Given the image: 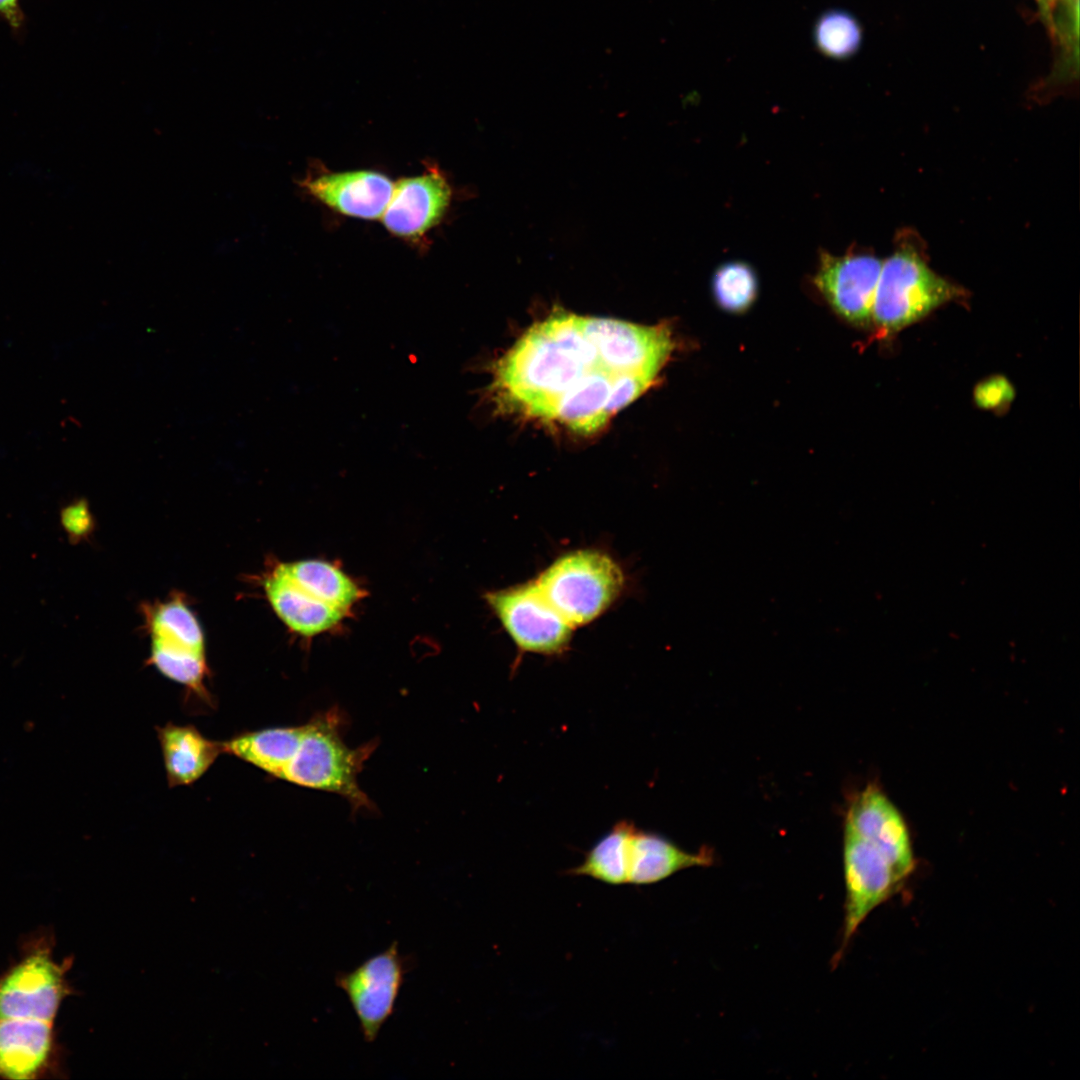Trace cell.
I'll return each mask as SVG.
<instances>
[{"mask_svg": "<svg viewBox=\"0 0 1080 1080\" xmlns=\"http://www.w3.org/2000/svg\"><path fill=\"white\" fill-rule=\"evenodd\" d=\"M535 582L551 606L575 628L596 619L616 600L624 578L607 554L585 549L560 556Z\"/></svg>", "mask_w": 1080, "mask_h": 1080, "instance_id": "4", "label": "cell"}, {"mask_svg": "<svg viewBox=\"0 0 1080 1080\" xmlns=\"http://www.w3.org/2000/svg\"><path fill=\"white\" fill-rule=\"evenodd\" d=\"M344 724V715L337 707L303 724L297 748L280 779L339 794L355 810L372 809L370 799L359 787L358 775L376 744L348 747L342 736Z\"/></svg>", "mask_w": 1080, "mask_h": 1080, "instance_id": "3", "label": "cell"}, {"mask_svg": "<svg viewBox=\"0 0 1080 1080\" xmlns=\"http://www.w3.org/2000/svg\"><path fill=\"white\" fill-rule=\"evenodd\" d=\"M71 962H57L50 943L38 941L0 976V1078L30 1080L48 1072L57 1014L72 993Z\"/></svg>", "mask_w": 1080, "mask_h": 1080, "instance_id": "2", "label": "cell"}, {"mask_svg": "<svg viewBox=\"0 0 1080 1080\" xmlns=\"http://www.w3.org/2000/svg\"><path fill=\"white\" fill-rule=\"evenodd\" d=\"M629 822L621 820L605 833L586 853L584 860L567 871L568 875L589 876L611 884H626L624 846Z\"/></svg>", "mask_w": 1080, "mask_h": 1080, "instance_id": "19", "label": "cell"}, {"mask_svg": "<svg viewBox=\"0 0 1080 1080\" xmlns=\"http://www.w3.org/2000/svg\"><path fill=\"white\" fill-rule=\"evenodd\" d=\"M843 870L846 890L844 921L841 946L834 962H839L867 917L895 895L904 883L880 849L847 831H844L843 839Z\"/></svg>", "mask_w": 1080, "mask_h": 1080, "instance_id": "7", "label": "cell"}, {"mask_svg": "<svg viewBox=\"0 0 1080 1080\" xmlns=\"http://www.w3.org/2000/svg\"><path fill=\"white\" fill-rule=\"evenodd\" d=\"M156 731L169 787L193 784L223 753L222 742L206 738L193 725L169 722Z\"/></svg>", "mask_w": 1080, "mask_h": 1080, "instance_id": "16", "label": "cell"}, {"mask_svg": "<svg viewBox=\"0 0 1080 1080\" xmlns=\"http://www.w3.org/2000/svg\"><path fill=\"white\" fill-rule=\"evenodd\" d=\"M301 730L302 725L245 732L222 742L223 753L280 779L297 748Z\"/></svg>", "mask_w": 1080, "mask_h": 1080, "instance_id": "17", "label": "cell"}, {"mask_svg": "<svg viewBox=\"0 0 1080 1080\" xmlns=\"http://www.w3.org/2000/svg\"><path fill=\"white\" fill-rule=\"evenodd\" d=\"M266 597L288 628L312 637L336 627L347 615L323 601L279 563L264 581Z\"/></svg>", "mask_w": 1080, "mask_h": 1080, "instance_id": "15", "label": "cell"}, {"mask_svg": "<svg viewBox=\"0 0 1080 1080\" xmlns=\"http://www.w3.org/2000/svg\"><path fill=\"white\" fill-rule=\"evenodd\" d=\"M1015 391L1002 376L989 378L977 385L974 392L976 404L983 409L1000 408L1014 399Z\"/></svg>", "mask_w": 1080, "mask_h": 1080, "instance_id": "23", "label": "cell"}, {"mask_svg": "<svg viewBox=\"0 0 1080 1080\" xmlns=\"http://www.w3.org/2000/svg\"><path fill=\"white\" fill-rule=\"evenodd\" d=\"M486 599L522 651L553 655L567 648L573 627L546 600L535 581L490 592Z\"/></svg>", "mask_w": 1080, "mask_h": 1080, "instance_id": "9", "label": "cell"}, {"mask_svg": "<svg viewBox=\"0 0 1080 1080\" xmlns=\"http://www.w3.org/2000/svg\"><path fill=\"white\" fill-rule=\"evenodd\" d=\"M1053 3H1054V0H1045L1044 8L1048 10L1049 8H1051Z\"/></svg>", "mask_w": 1080, "mask_h": 1080, "instance_id": "25", "label": "cell"}, {"mask_svg": "<svg viewBox=\"0 0 1080 1080\" xmlns=\"http://www.w3.org/2000/svg\"><path fill=\"white\" fill-rule=\"evenodd\" d=\"M149 627L150 664L168 679L209 702L204 684L209 672L204 637L193 613L182 600L173 599L152 610Z\"/></svg>", "mask_w": 1080, "mask_h": 1080, "instance_id": "6", "label": "cell"}, {"mask_svg": "<svg viewBox=\"0 0 1080 1080\" xmlns=\"http://www.w3.org/2000/svg\"><path fill=\"white\" fill-rule=\"evenodd\" d=\"M285 564L297 580L346 615L364 596L361 587L334 563L310 559Z\"/></svg>", "mask_w": 1080, "mask_h": 1080, "instance_id": "18", "label": "cell"}, {"mask_svg": "<svg viewBox=\"0 0 1080 1080\" xmlns=\"http://www.w3.org/2000/svg\"><path fill=\"white\" fill-rule=\"evenodd\" d=\"M299 185L307 194L338 213L374 220L383 215L394 183L382 173L355 170L310 175Z\"/></svg>", "mask_w": 1080, "mask_h": 1080, "instance_id": "13", "label": "cell"}, {"mask_svg": "<svg viewBox=\"0 0 1080 1080\" xmlns=\"http://www.w3.org/2000/svg\"><path fill=\"white\" fill-rule=\"evenodd\" d=\"M409 969L410 960L400 954L395 941L353 970L336 975L335 984L346 994L366 1042H374L392 1016Z\"/></svg>", "mask_w": 1080, "mask_h": 1080, "instance_id": "8", "label": "cell"}, {"mask_svg": "<svg viewBox=\"0 0 1080 1080\" xmlns=\"http://www.w3.org/2000/svg\"><path fill=\"white\" fill-rule=\"evenodd\" d=\"M675 343L665 325L554 312L491 366L496 406L588 435L646 392Z\"/></svg>", "mask_w": 1080, "mask_h": 1080, "instance_id": "1", "label": "cell"}, {"mask_svg": "<svg viewBox=\"0 0 1080 1080\" xmlns=\"http://www.w3.org/2000/svg\"><path fill=\"white\" fill-rule=\"evenodd\" d=\"M452 191L446 177L436 167L421 175L400 179L393 185L388 205L381 216L394 236L422 240L445 215Z\"/></svg>", "mask_w": 1080, "mask_h": 1080, "instance_id": "12", "label": "cell"}, {"mask_svg": "<svg viewBox=\"0 0 1080 1080\" xmlns=\"http://www.w3.org/2000/svg\"><path fill=\"white\" fill-rule=\"evenodd\" d=\"M60 524L71 544L86 540L95 528V521L86 499L80 498L63 506Z\"/></svg>", "mask_w": 1080, "mask_h": 1080, "instance_id": "22", "label": "cell"}, {"mask_svg": "<svg viewBox=\"0 0 1080 1080\" xmlns=\"http://www.w3.org/2000/svg\"><path fill=\"white\" fill-rule=\"evenodd\" d=\"M816 48L826 57L842 60L853 56L862 42V28L845 10L833 9L818 17L813 28Z\"/></svg>", "mask_w": 1080, "mask_h": 1080, "instance_id": "20", "label": "cell"}, {"mask_svg": "<svg viewBox=\"0 0 1080 1080\" xmlns=\"http://www.w3.org/2000/svg\"><path fill=\"white\" fill-rule=\"evenodd\" d=\"M844 831L853 833L880 849L905 881L916 861L906 821L889 797L876 784H868L849 804Z\"/></svg>", "mask_w": 1080, "mask_h": 1080, "instance_id": "11", "label": "cell"}, {"mask_svg": "<svg viewBox=\"0 0 1080 1080\" xmlns=\"http://www.w3.org/2000/svg\"><path fill=\"white\" fill-rule=\"evenodd\" d=\"M1038 1H1039V2L1041 3V5H1042V6L1044 7V5H1045V0H1038Z\"/></svg>", "mask_w": 1080, "mask_h": 1080, "instance_id": "26", "label": "cell"}, {"mask_svg": "<svg viewBox=\"0 0 1080 1080\" xmlns=\"http://www.w3.org/2000/svg\"><path fill=\"white\" fill-rule=\"evenodd\" d=\"M0 17L14 29H19L24 22V14L19 0H0Z\"/></svg>", "mask_w": 1080, "mask_h": 1080, "instance_id": "24", "label": "cell"}, {"mask_svg": "<svg viewBox=\"0 0 1080 1080\" xmlns=\"http://www.w3.org/2000/svg\"><path fill=\"white\" fill-rule=\"evenodd\" d=\"M712 291L717 304L725 311L742 313L754 303L758 292L753 268L742 261L720 265L712 279Z\"/></svg>", "mask_w": 1080, "mask_h": 1080, "instance_id": "21", "label": "cell"}, {"mask_svg": "<svg viewBox=\"0 0 1080 1080\" xmlns=\"http://www.w3.org/2000/svg\"><path fill=\"white\" fill-rule=\"evenodd\" d=\"M956 291L912 248H902L882 264L872 320L887 331H897L950 300Z\"/></svg>", "mask_w": 1080, "mask_h": 1080, "instance_id": "5", "label": "cell"}, {"mask_svg": "<svg viewBox=\"0 0 1080 1080\" xmlns=\"http://www.w3.org/2000/svg\"><path fill=\"white\" fill-rule=\"evenodd\" d=\"M713 863L714 855L708 848L688 852L658 833L629 823L624 846L626 884H653L681 870Z\"/></svg>", "mask_w": 1080, "mask_h": 1080, "instance_id": "14", "label": "cell"}, {"mask_svg": "<svg viewBox=\"0 0 1080 1080\" xmlns=\"http://www.w3.org/2000/svg\"><path fill=\"white\" fill-rule=\"evenodd\" d=\"M883 262L871 254L821 251L813 282L841 318L865 327L871 323L875 291Z\"/></svg>", "mask_w": 1080, "mask_h": 1080, "instance_id": "10", "label": "cell"}]
</instances>
